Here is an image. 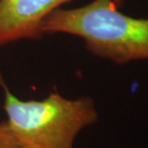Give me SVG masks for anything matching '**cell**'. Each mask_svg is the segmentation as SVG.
<instances>
[{"mask_svg":"<svg viewBox=\"0 0 148 148\" xmlns=\"http://www.w3.org/2000/svg\"><path fill=\"white\" fill-rule=\"evenodd\" d=\"M45 34L79 37L91 54L116 65L148 61V18L121 13L112 0H93L75 9H56L42 21Z\"/></svg>","mask_w":148,"mask_h":148,"instance_id":"1","label":"cell"},{"mask_svg":"<svg viewBox=\"0 0 148 148\" xmlns=\"http://www.w3.org/2000/svg\"><path fill=\"white\" fill-rule=\"evenodd\" d=\"M3 108L22 148H74L78 134L99 120L92 97L70 99L56 91L40 100H22L6 90Z\"/></svg>","mask_w":148,"mask_h":148,"instance_id":"2","label":"cell"},{"mask_svg":"<svg viewBox=\"0 0 148 148\" xmlns=\"http://www.w3.org/2000/svg\"><path fill=\"white\" fill-rule=\"evenodd\" d=\"M72 0H0V46L21 40H39L42 21Z\"/></svg>","mask_w":148,"mask_h":148,"instance_id":"3","label":"cell"},{"mask_svg":"<svg viewBox=\"0 0 148 148\" xmlns=\"http://www.w3.org/2000/svg\"><path fill=\"white\" fill-rule=\"evenodd\" d=\"M0 148H22L6 121L0 122Z\"/></svg>","mask_w":148,"mask_h":148,"instance_id":"4","label":"cell"},{"mask_svg":"<svg viewBox=\"0 0 148 148\" xmlns=\"http://www.w3.org/2000/svg\"><path fill=\"white\" fill-rule=\"evenodd\" d=\"M112 1L114 2V4L116 6V7L121 8V7H122V5H123L125 0H112Z\"/></svg>","mask_w":148,"mask_h":148,"instance_id":"5","label":"cell"}]
</instances>
